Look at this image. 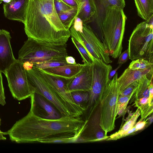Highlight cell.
Wrapping results in <instances>:
<instances>
[{
  "label": "cell",
  "mask_w": 153,
  "mask_h": 153,
  "mask_svg": "<svg viewBox=\"0 0 153 153\" xmlns=\"http://www.w3.org/2000/svg\"><path fill=\"white\" fill-rule=\"evenodd\" d=\"M85 123L81 117L61 116L56 119H45L30 110L26 115L3 133L18 143H40L43 140L61 135L79 136Z\"/></svg>",
  "instance_id": "obj_1"
},
{
  "label": "cell",
  "mask_w": 153,
  "mask_h": 153,
  "mask_svg": "<svg viewBox=\"0 0 153 153\" xmlns=\"http://www.w3.org/2000/svg\"><path fill=\"white\" fill-rule=\"evenodd\" d=\"M23 24L28 38L39 42L63 45L71 36L59 17L54 0H28Z\"/></svg>",
  "instance_id": "obj_2"
},
{
  "label": "cell",
  "mask_w": 153,
  "mask_h": 153,
  "mask_svg": "<svg viewBox=\"0 0 153 153\" xmlns=\"http://www.w3.org/2000/svg\"><path fill=\"white\" fill-rule=\"evenodd\" d=\"M127 17L123 10L116 7L106 9L97 21L99 38L108 49L109 55L118 57L123 49L122 42Z\"/></svg>",
  "instance_id": "obj_3"
},
{
  "label": "cell",
  "mask_w": 153,
  "mask_h": 153,
  "mask_svg": "<svg viewBox=\"0 0 153 153\" xmlns=\"http://www.w3.org/2000/svg\"><path fill=\"white\" fill-rule=\"evenodd\" d=\"M66 44L51 45L28 38L19 50L17 60L22 64L28 61L34 64L68 56Z\"/></svg>",
  "instance_id": "obj_4"
},
{
  "label": "cell",
  "mask_w": 153,
  "mask_h": 153,
  "mask_svg": "<svg viewBox=\"0 0 153 153\" xmlns=\"http://www.w3.org/2000/svg\"><path fill=\"white\" fill-rule=\"evenodd\" d=\"M118 73L108 83L99 97L100 125L105 134L113 130L118 112V99L120 93L117 83Z\"/></svg>",
  "instance_id": "obj_5"
},
{
  "label": "cell",
  "mask_w": 153,
  "mask_h": 153,
  "mask_svg": "<svg viewBox=\"0 0 153 153\" xmlns=\"http://www.w3.org/2000/svg\"><path fill=\"white\" fill-rule=\"evenodd\" d=\"M153 28L146 21L137 25L128 40L130 59H143L153 64Z\"/></svg>",
  "instance_id": "obj_6"
},
{
  "label": "cell",
  "mask_w": 153,
  "mask_h": 153,
  "mask_svg": "<svg viewBox=\"0 0 153 153\" xmlns=\"http://www.w3.org/2000/svg\"><path fill=\"white\" fill-rule=\"evenodd\" d=\"M70 30L71 36L84 47L93 59L107 64L112 62L108 49L90 25L83 23L82 33L76 31L72 26Z\"/></svg>",
  "instance_id": "obj_7"
},
{
  "label": "cell",
  "mask_w": 153,
  "mask_h": 153,
  "mask_svg": "<svg viewBox=\"0 0 153 153\" xmlns=\"http://www.w3.org/2000/svg\"><path fill=\"white\" fill-rule=\"evenodd\" d=\"M4 74L14 98L19 101L23 100L35 93L34 89L28 82L26 71L23 64L17 59L6 71Z\"/></svg>",
  "instance_id": "obj_8"
},
{
  "label": "cell",
  "mask_w": 153,
  "mask_h": 153,
  "mask_svg": "<svg viewBox=\"0 0 153 153\" xmlns=\"http://www.w3.org/2000/svg\"><path fill=\"white\" fill-rule=\"evenodd\" d=\"M29 83L35 93L39 94L54 105L62 116L74 117L65 104L40 74L38 69L33 68L27 71Z\"/></svg>",
  "instance_id": "obj_9"
},
{
  "label": "cell",
  "mask_w": 153,
  "mask_h": 153,
  "mask_svg": "<svg viewBox=\"0 0 153 153\" xmlns=\"http://www.w3.org/2000/svg\"><path fill=\"white\" fill-rule=\"evenodd\" d=\"M92 65V79L91 89L89 92V100L87 108L91 105L99 103L100 96L111 80L108 76L112 67L101 60L93 58Z\"/></svg>",
  "instance_id": "obj_10"
},
{
  "label": "cell",
  "mask_w": 153,
  "mask_h": 153,
  "mask_svg": "<svg viewBox=\"0 0 153 153\" xmlns=\"http://www.w3.org/2000/svg\"><path fill=\"white\" fill-rule=\"evenodd\" d=\"M97 106L94 105L91 109L77 143L100 141L109 137L100 126V107L99 105L97 108Z\"/></svg>",
  "instance_id": "obj_11"
},
{
  "label": "cell",
  "mask_w": 153,
  "mask_h": 153,
  "mask_svg": "<svg viewBox=\"0 0 153 153\" xmlns=\"http://www.w3.org/2000/svg\"><path fill=\"white\" fill-rule=\"evenodd\" d=\"M30 110L36 115L49 119H56L60 118L61 115L44 97L34 93L30 96Z\"/></svg>",
  "instance_id": "obj_12"
},
{
  "label": "cell",
  "mask_w": 153,
  "mask_h": 153,
  "mask_svg": "<svg viewBox=\"0 0 153 153\" xmlns=\"http://www.w3.org/2000/svg\"><path fill=\"white\" fill-rule=\"evenodd\" d=\"M11 38L9 32L0 30V72L4 74L16 60L10 45Z\"/></svg>",
  "instance_id": "obj_13"
},
{
  "label": "cell",
  "mask_w": 153,
  "mask_h": 153,
  "mask_svg": "<svg viewBox=\"0 0 153 153\" xmlns=\"http://www.w3.org/2000/svg\"><path fill=\"white\" fill-rule=\"evenodd\" d=\"M85 64L80 72L72 78L68 83L67 88V93L75 91H90L92 79V65Z\"/></svg>",
  "instance_id": "obj_14"
},
{
  "label": "cell",
  "mask_w": 153,
  "mask_h": 153,
  "mask_svg": "<svg viewBox=\"0 0 153 153\" xmlns=\"http://www.w3.org/2000/svg\"><path fill=\"white\" fill-rule=\"evenodd\" d=\"M152 75H153V66L135 70L127 68L117 78V85L120 94L133 82L139 81L143 77Z\"/></svg>",
  "instance_id": "obj_15"
},
{
  "label": "cell",
  "mask_w": 153,
  "mask_h": 153,
  "mask_svg": "<svg viewBox=\"0 0 153 153\" xmlns=\"http://www.w3.org/2000/svg\"><path fill=\"white\" fill-rule=\"evenodd\" d=\"M28 0H11L3 5L4 13L7 19L24 23Z\"/></svg>",
  "instance_id": "obj_16"
},
{
  "label": "cell",
  "mask_w": 153,
  "mask_h": 153,
  "mask_svg": "<svg viewBox=\"0 0 153 153\" xmlns=\"http://www.w3.org/2000/svg\"><path fill=\"white\" fill-rule=\"evenodd\" d=\"M85 64L76 63L56 67L48 68L42 70L48 74L59 77L71 79L74 77L82 71Z\"/></svg>",
  "instance_id": "obj_17"
},
{
  "label": "cell",
  "mask_w": 153,
  "mask_h": 153,
  "mask_svg": "<svg viewBox=\"0 0 153 153\" xmlns=\"http://www.w3.org/2000/svg\"><path fill=\"white\" fill-rule=\"evenodd\" d=\"M96 0H83L80 12L77 16L87 24L92 21L97 13Z\"/></svg>",
  "instance_id": "obj_18"
},
{
  "label": "cell",
  "mask_w": 153,
  "mask_h": 153,
  "mask_svg": "<svg viewBox=\"0 0 153 153\" xmlns=\"http://www.w3.org/2000/svg\"><path fill=\"white\" fill-rule=\"evenodd\" d=\"M140 115V110L137 108L122 128L117 132L111 135L106 140H114L122 137L125 134L134 126L137 120Z\"/></svg>",
  "instance_id": "obj_19"
},
{
  "label": "cell",
  "mask_w": 153,
  "mask_h": 153,
  "mask_svg": "<svg viewBox=\"0 0 153 153\" xmlns=\"http://www.w3.org/2000/svg\"><path fill=\"white\" fill-rule=\"evenodd\" d=\"M138 16L146 21L153 14V5L150 0H134Z\"/></svg>",
  "instance_id": "obj_20"
},
{
  "label": "cell",
  "mask_w": 153,
  "mask_h": 153,
  "mask_svg": "<svg viewBox=\"0 0 153 153\" xmlns=\"http://www.w3.org/2000/svg\"><path fill=\"white\" fill-rule=\"evenodd\" d=\"M153 75L143 77L138 81V86L134 94L135 100L143 97L149 98V87L152 81Z\"/></svg>",
  "instance_id": "obj_21"
},
{
  "label": "cell",
  "mask_w": 153,
  "mask_h": 153,
  "mask_svg": "<svg viewBox=\"0 0 153 153\" xmlns=\"http://www.w3.org/2000/svg\"><path fill=\"white\" fill-rule=\"evenodd\" d=\"M79 13L78 7H75L59 13L58 15L66 28L70 30L75 18L77 16Z\"/></svg>",
  "instance_id": "obj_22"
},
{
  "label": "cell",
  "mask_w": 153,
  "mask_h": 153,
  "mask_svg": "<svg viewBox=\"0 0 153 153\" xmlns=\"http://www.w3.org/2000/svg\"><path fill=\"white\" fill-rule=\"evenodd\" d=\"M96 4V17H98L106 8L116 7L124 9L126 5L125 0H97Z\"/></svg>",
  "instance_id": "obj_23"
},
{
  "label": "cell",
  "mask_w": 153,
  "mask_h": 153,
  "mask_svg": "<svg viewBox=\"0 0 153 153\" xmlns=\"http://www.w3.org/2000/svg\"><path fill=\"white\" fill-rule=\"evenodd\" d=\"M135 106L140 110L141 120H145L153 112V106L149 105V98L143 97L135 100Z\"/></svg>",
  "instance_id": "obj_24"
},
{
  "label": "cell",
  "mask_w": 153,
  "mask_h": 153,
  "mask_svg": "<svg viewBox=\"0 0 153 153\" xmlns=\"http://www.w3.org/2000/svg\"><path fill=\"white\" fill-rule=\"evenodd\" d=\"M65 58L53 59L37 62L33 64V68L43 70L48 68L70 65L66 62Z\"/></svg>",
  "instance_id": "obj_25"
},
{
  "label": "cell",
  "mask_w": 153,
  "mask_h": 153,
  "mask_svg": "<svg viewBox=\"0 0 153 153\" xmlns=\"http://www.w3.org/2000/svg\"><path fill=\"white\" fill-rule=\"evenodd\" d=\"M79 136L75 134H68L48 138L41 141L43 143H77Z\"/></svg>",
  "instance_id": "obj_26"
},
{
  "label": "cell",
  "mask_w": 153,
  "mask_h": 153,
  "mask_svg": "<svg viewBox=\"0 0 153 153\" xmlns=\"http://www.w3.org/2000/svg\"><path fill=\"white\" fill-rule=\"evenodd\" d=\"M70 93L74 101L77 105L87 109L83 104L88 102L89 100V91H75Z\"/></svg>",
  "instance_id": "obj_27"
},
{
  "label": "cell",
  "mask_w": 153,
  "mask_h": 153,
  "mask_svg": "<svg viewBox=\"0 0 153 153\" xmlns=\"http://www.w3.org/2000/svg\"><path fill=\"white\" fill-rule=\"evenodd\" d=\"M72 41L77 49L83 59L84 64L92 65L93 62V59L89 54L84 47L74 38L71 37Z\"/></svg>",
  "instance_id": "obj_28"
},
{
  "label": "cell",
  "mask_w": 153,
  "mask_h": 153,
  "mask_svg": "<svg viewBox=\"0 0 153 153\" xmlns=\"http://www.w3.org/2000/svg\"><path fill=\"white\" fill-rule=\"evenodd\" d=\"M153 66V64L148 60L143 59H139L132 60L128 68L132 70L142 69Z\"/></svg>",
  "instance_id": "obj_29"
},
{
  "label": "cell",
  "mask_w": 153,
  "mask_h": 153,
  "mask_svg": "<svg viewBox=\"0 0 153 153\" xmlns=\"http://www.w3.org/2000/svg\"><path fill=\"white\" fill-rule=\"evenodd\" d=\"M138 84V81L131 83L120 94L119 96H126L134 93L137 89Z\"/></svg>",
  "instance_id": "obj_30"
},
{
  "label": "cell",
  "mask_w": 153,
  "mask_h": 153,
  "mask_svg": "<svg viewBox=\"0 0 153 153\" xmlns=\"http://www.w3.org/2000/svg\"><path fill=\"white\" fill-rule=\"evenodd\" d=\"M134 94L133 93L126 96H119L117 101L118 112L123 107H127L129 100Z\"/></svg>",
  "instance_id": "obj_31"
},
{
  "label": "cell",
  "mask_w": 153,
  "mask_h": 153,
  "mask_svg": "<svg viewBox=\"0 0 153 153\" xmlns=\"http://www.w3.org/2000/svg\"><path fill=\"white\" fill-rule=\"evenodd\" d=\"M54 2L55 9L58 14L74 7L68 5L62 0H54Z\"/></svg>",
  "instance_id": "obj_32"
},
{
  "label": "cell",
  "mask_w": 153,
  "mask_h": 153,
  "mask_svg": "<svg viewBox=\"0 0 153 153\" xmlns=\"http://www.w3.org/2000/svg\"><path fill=\"white\" fill-rule=\"evenodd\" d=\"M72 26L76 31L82 32L83 22L82 20L78 16L75 18Z\"/></svg>",
  "instance_id": "obj_33"
},
{
  "label": "cell",
  "mask_w": 153,
  "mask_h": 153,
  "mask_svg": "<svg viewBox=\"0 0 153 153\" xmlns=\"http://www.w3.org/2000/svg\"><path fill=\"white\" fill-rule=\"evenodd\" d=\"M5 97L2 82L1 73L0 72V104L4 105L6 104Z\"/></svg>",
  "instance_id": "obj_34"
},
{
  "label": "cell",
  "mask_w": 153,
  "mask_h": 153,
  "mask_svg": "<svg viewBox=\"0 0 153 153\" xmlns=\"http://www.w3.org/2000/svg\"><path fill=\"white\" fill-rule=\"evenodd\" d=\"M117 64H122L125 63L129 59V52L128 49L123 52L119 57Z\"/></svg>",
  "instance_id": "obj_35"
},
{
  "label": "cell",
  "mask_w": 153,
  "mask_h": 153,
  "mask_svg": "<svg viewBox=\"0 0 153 153\" xmlns=\"http://www.w3.org/2000/svg\"><path fill=\"white\" fill-rule=\"evenodd\" d=\"M149 105L150 106H153V85L152 81L151 82L149 87Z\"/></svg>",
  "instance_id": "obj_36"
},
{
  "label": "cell",
  "mask_w": 153,
  "mask_h": 153,
  "mask_svg": "<svg viewBox=\"0 0 153 153\" xmlns=\"http://www.w3.org/2000/svg\"><path fill=\"white\" fill-rule=\"evenodd\" d=\"M146 121L147 120H140L134 126L136 131H137L143 129L146 126L147 123Z\"/></svg>",
  "instance_id": "obj_37"
},
{
  "label": "cell",
  "mask_w": 153,
  "mask_h": 153,
  "mask_svg": "<svg viewBox=\"0 0 153 153\" xmlns=\"http://www.w3.org/2000/svg\"><path fill=\"white\" fill-rule=\"evenodd\" d=\"M23 64L24 68L27 71L30 70L33 68V63L32 62L27 61L23 63Z\"/></svg>",
  "instance_id": "obj_38"
},
{
  "label": "cell",
  "mask_w": 153,
  "mask_h": 153,
  "mask_svg": "<svg viewBox=\"0 0 153 153\" xmlns=\"http://www.w3.org/2000/svg\"><path fill=\"white\" fill-rule=\"evenodd\" d=\"M66 62L69 64L75 65L76 64L75 59L72 56H67L65 58Z\"/></svg>",
  "instance_id": "obj_39"
},
{
  "label": "cell",
  "mask_w": 153,
  "mask_h": 153,
  "mask_svg": "<svg viewBox=\"0 0 153 153\" xmlns=\"http://www.w3.org/2000/svg\"><path fill=\"white\" fill-rule=\"evenodd\" d=\"M64 2L68 5L72 7H77V5L74 0H62Z\"/></svg>",
  "instance_id": "obj_40"
},
{
  "label": "cell",
  "mask_w": 153,
  "mask_h": 153,
  "mask_svg": "<svg viewBox=\"0 0 153 153\" xmlns=\"http://www.w3.org/2000/svg\"><path fill=\"white\" fill-rule=\"evenodd\" d=\"M122 65V64H119L118 66L116 69L114 70H113L112 71H110L108 76L109 79L110 80H111V79L112 78V77L114 76L116 73L117 70L121 67Z\"/></svg>",
  "instance_id": "obj_41"
},
{
  "label": "cell",
  "mask_w": 153,
  "mask_h": 153,
  "mask_svg": "<svg viewBox=\"0 0 153 153\" xmlns=\"http://www.w3.org/2000/svg\"><path fill=\"white\" fill-rule=\"evenodd\" d=\"M137 131L134 126L131 129L129 130L127 133L125 134L122 137L126 136L130 134L134 133L135 132Z\"/></svg>",
  "instance_id": "obj_42"
},
{
  "label": "cell",
  "mask_w": 153,
  "mask_h": 153,
  "mask_svg": "<svg viewBox=\"0 0 153 153\" xmlns=\"http://www.w3.org/2000/svg\"><path fill=\"white\" fill-rule=\"evenodd\" d=\"M83 0H74L77 5L78 10L79 13L82 6V2Z\"/></svg>",
  "instance_id": "obj_43"
},
{
  "label": "cell",
  "mask_w": 153,
  "mask_h": 153,
  "mask_svg": "<svg viewBox=\"0 0 153 153\" xmlns=\"http://www.w3.org/2000/svg\"><path fill=\"white\" fill-rule=\"evenodd\" d=\"M1 119L0 118V126ZM6 139L5 137L4 136L3 132H1L0 130V140H5Z\"/></svg>",
  "instance_id": "obj_44"
},
{
  "label": "cell",
  "mask_w": 153,
  "mask_h": 153,
  "mask_svg": "<svg viewBox=\"0 0 153 153\" xmlns=\"http://www.w3.org/2000/svg\"><path fill=\"white\" fill-rule=\"evenodd\" d=\"M11 0H0V4H1L2 2H4L5 3H8L10 2Z\"/></svg>",
  "instance_id": "obj_45"
}]
</instances>
